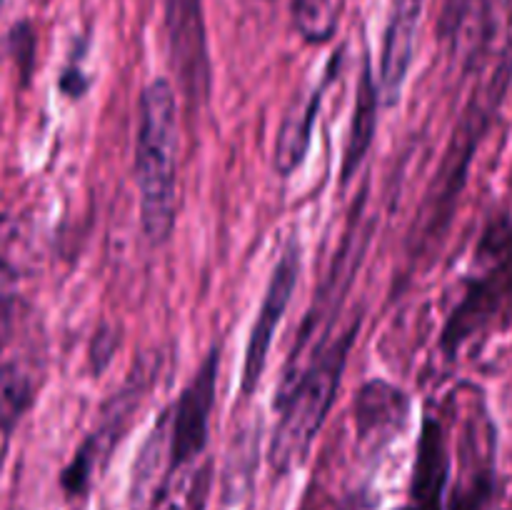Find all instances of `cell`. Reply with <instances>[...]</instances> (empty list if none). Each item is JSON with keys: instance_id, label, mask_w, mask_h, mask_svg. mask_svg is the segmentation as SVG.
<instances>
[{"instance_id": "obj_15", "label": "cell", "mask_w": 512, "mask_h": 510, "mask_svg": "<svg viewBox=\"0 0 512 510\" xmlns=\"http://www.w3.org/2000/svg\"><path fill=\"white\" fill-rule=\"evenodd\" d=\"M35 398L30 370L15 360H0V433H13Z\"/></svg>"}, {"instance_id": "obj_19", "label": "cell", "mask_w": 512, "mask_h": 510, "mask_svg": "<svg viewBox=\"0 0 512 510\" xmlns=\"http://www.w3.org/2000/svg\"><path fill=\"white\" fill-rule=\"evenodd\" d=\"M63 90H68L70 95H80L85 90V78L78 68H70L68 73L63 75Z\"/></svg>"}, {"instance_id": "obj_13", "label": "cell", "mask_w": 512, "mask_h": 510, "mask_svg": "<svg viewBox=\"0 0 512 510\" xmlns=\"http://www.w3.org/2000/svg\"><path fill=\"white\" fill-rule=\"evenodd\" d=\"M445 480H448V450H445L443 425L435 418L423 420L418 440V458L413 470V505L415 510H440Z\"/></svg>"}, {"instance_id": "obj_14", "label": "cell", "mask_w": 512, "mask_h": 510, "mask_svg": "<svg viewBox=\"0 0 512 510\" xmlns=\"http://www.w3.org/2000/svg\"><path fill=\"white\" fill-rule=\"evenodd\" d=\"M378 105H380V90L375 83L373 68L370 60H365L363 70H360L358 90H355V110H353V123H350L348 143H345L343 153V183H348L360 168V163L368 155L370 145H373L375 128H378Z\"/></svg>"}, {"instance_id": "obj_2", "label": "cell", "mask_w": 512, "mask_h": 510, "mask_svg": "<svg viewBox=\"0 0 512 510\" xmlns=\"http://www.w3.org/2000/svg\"><path fill=\"white\" fill-rule=\"evenodd\" d=\"M178 103L165 78L145 85L138 100L135 135V185L140 195V225L153 245L168 243L178 213Z\"/></svg>"}, {"instance_id": "obj_20", "label": "cell", "mask_w": 512, "mask_h": 510, "mask_svg": "<svg viewBox=\"0 0 512 510\" xmlns=\"http://www.w3.org/2000/svg\"><path fill=\"white\" fill-rule=\"evenodd\" d=\"M405 510H415V508H405Z\"/></svg>"}, {"instance_id": "obj_10", "label": "cell", "mask_w": 512, "mask_h": 510, "mask_svg": "<svg viewBox=\"0 0 512 510\" xmlns=\"http://www.w3.org/2000/svg\"><path fill=\"white\" fill-rule=\"evenodd\" d=\"M463 478L455 488L450 510H480L490 495V460H493V430L485 413L473 415L463 433Z\"/></svg>"}, {"instance_id": "obj_12", "label": "cell", "mask_w": 512, "mask_h": 510, "mask_svg": "<svg viewBox=\"0 0 512 510\" xmlns=\"http://www.w3.org/2000/svg\"><path fill=\"white\" fill-rule=\"evenodd\" d=\"M408 418V398L385 380H370L355 398V428L363 443L393 438Z\"/></svg>"}, {"instance_id": "obj_9", "label": "cell", "mask_w": 512, "mask_h": 510, "mask_svg": "<svg viewBox=\"0 0 512 510\" xmlns=\"http://www.w3.org/2000/svg\"><path fill=\"white\" fill-rule=\"evenodd\" d=\"M140 393H143V390H140L138 385L125 388L123 393L113 400V410L105 413L103 423L85 438V443L80 445L78 453L73 455L70 465L63 470V475H60V483H63V488L68 490L70 495H78L88 488L95 465H98L100 460L108 458L110 448H113V445L118 443L120 435H123L125 425H128L130 415H133V408L138 405Z\"/></svg>"}, {"instance_id": "obj_16", "label": "cell", "mask_w": 512, "mask_h": 510, "mask_svg": "<svg viewBox=\"0 0 512 510\" xmlns=\"http://www.w3.org/2000/svg\"><path fill=\"white\" fill-rule=\"evenodd\" d=\"M293 20L308 43H325L338 25L335 0H293Z\"/></svg>"}, {"instance_id": "obj_11", "label": "cell", "mask_w": 512, "mask_h": 510, "mask_svg": "<svg viewBox=\"0 0 512 510\" xmlns=\"http://www.w3.org/2000/svg\"><path fill=\"white\" fill-rule=\"evenodd\" d=\"M333 70H335V60L330 63V70L325 73V78L320 80V85H315L305 98L295 100V105L290 108V113L285 115L283 125H280L278 138H275V148H273V165L275 170H278L280 178L293 175L295 170L303 165L305 155H308L315 118H318L325 88H328V83L333 80Z\"/></svg>"}, {"instance_id": "obj_7", "label": "cell", "mask_w": 512, "mask_h": 510, "mask_svg": "<svg viewBox=\"0 0 512 510\" xmlns=\"http://www.w3.org/2000/svg\"><path fill=\"white\" fill-rule=\"evenodd\" d=\"M300 243L298 238H290L285 248L280 250L278 263H275L273 275H270L268 290L260 303L258 318H255L253 330H250L248 348H245V363H243V378H240V390L248 398L260 383L265 363H268L270 345H273V335L278 330L280 320H283L285 310H288L290 300H293L295 285L300 278Z\"/></svg>"}, {"instance_id": "obj_4", "label": "cell", "mask_w": 512, "mask_h": 510, "mask_svg": "<svg viewBox=\"0 0 512 510\" xmlns=\"http://www.w3.org/2000/svg\"><path fill=\"white\" fill-rule=\"evenodd\" d=\"M512 298V225L498 218L485 228L475 253V270L443 328L445 355L455 358Z\"/></svg>"}, {"instance_id": "obj_3", "label": "cell", "mask_w": 512, "mask_h": 510, "mask_svg": "<svg viewBox=\"0 0 512 510\" xmlns=\"http://www.w3.org/2000/svg\"><path fill=\"white\" fill-rule=\"evenodd\" d=\"M512 78V20L508 28V38H505L503 50L498 55V63L490 70L488 78L478 85V90L470 98L468 108H465L463 118H460L458 128H455L450 148L445 153L443 165L438 170L430 198L425 203L423 218H420V238L435 240L445 233L450 218H453L455 203L463 190L465 178H468L470 160H473L475 150H478L480 138L488 130L490 118L498 110L500 100H503L505 90H508Z\"/></svg>"}, {"instance_id": "obj_5", "label": "cell", "mask_w": 512, "mask_h": 510, "mask_svg": "<svg viewBox=\"0 0 512 510\" xmlns=\"http://www.w3.org/2000/svg\"><path fill=\"white\" fill-rule=\"evenodd\" d=\"M170 63L190 108H198L210 95V55L205 33L203 0H165Z\"/></svg>"}, {"instance_id": "obj_21", "label": "cell", "mask_w": 512, "mask_h": 510, "mask_svg": "<svg viewBox=\"0 0 512 510\" xmlns=\"http://www.w3.org/2000/svg\"><path fill=\"white\" fill-rule=\"evenodd\" d=\"M0 5H3V0H0Z\"/></svg>"}, {"instance_id": "obj_6", "label": "cell", "mask_w": 512, "mask_h": 510, "mask_svg": "<svg viewBox=\"0 0 512 510\" xmlns=\"http://www.w3.org/2000/svg\"><path fill=\"white\" fill-rule=\"evenodd\" d=\"M220 370V348L215 345L203 358L200 368L185 385L178 403L173 410V423H170V458L168 475L178 473L188 463H193L203 453L208 443L210 413L215 405V388H218Z\"/></svg>"}, {"instance_id": "obj_17", "label": "cell", "mask_w": 512, "mask_h": 510, "mask_svg": "<svg viewBox=\"0 0 512 510\" xmlns=\"http://www.w3.org/2000/svg\"><path fill=\"white\" fill-rule=\"evenodd\" d=\"M205 493H208V468L200 470L198 478H195L193 490H190L188 505L180 503V500H175L173 495L168 493V488H163V490H160L158 500H155V508L153 510H203Z\"/></svg>"}, {"instance_id": "obj_18", "label": "cell", "mask_w": 512, "mask_h": 510, "mask_svg": "<svg viewBox=\"0 0 512 510\" xmlns=\"http://www.w3.org/2000/svg\"><path fill=\"white\" fill-rule=\"evenodd\" d=\"M470 0H445V8H443V33L445 35H453L455 30L460 28L465 18V10H468Z\"/></svg>"}, {"instance_id": "obj_1", "label": "cell", "mask_w": 512, "mask_h": 510, "mask_svg": "<svg viewBox=\"0 0 512 510\" xmlns=\"http://www.w3.org/2000/svg\"><path fill=\"white\" fill-rule=\"evenodd\" d=\"M358 330L360 320H355L330 343L328 338L320 340L308 355V363L293 373H285L275 400L280 418L270 445V463L280 475L308 458L310 445L335 403V393L343 380L350 348L358 340Z\"/></svg>"}, {"instance_id": "obj_8", "label": "cell", "mask_w": 512, "mask_h": 510, "mask_svg": "<svg viewBox=\"0 0 512 510\" xmlns=\"http://www.w3.org/2000/svg\"><path fill=\"white\" fill-rule=\"evenodd\" d=\"M425 0H393L385 25L383 55H380L378 90L385 105L398 103L415 53V35L423 18Z\"/></svg>"}]
</instances>
